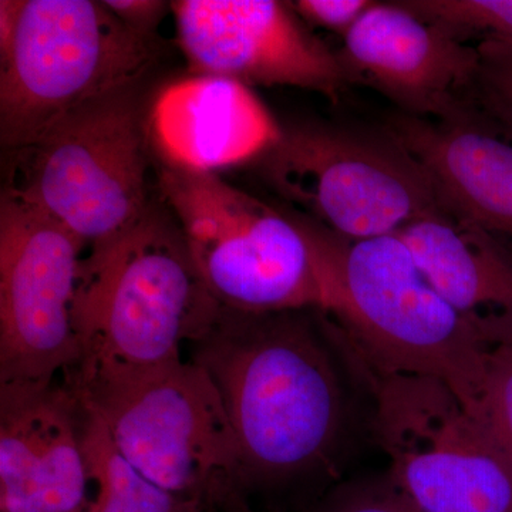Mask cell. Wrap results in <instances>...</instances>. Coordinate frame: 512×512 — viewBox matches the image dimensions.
Masks as SVG:
<instances>
[{
	"label": "cell",
	"instance_id": "cell-16",
	"mask_svg": "<svg viewBox=\"0 0 512 512\" xmlns=\"http://www.w3.org/2000/svg\"><path fill=\"white\" fill-rule=\"evenodd\" d=\"M396 235L436 291L488 342L512 339V244L446 208Z\"/></svg>",
	"mask_w": 512,
	"mask_h": 512
},
{
	"label": "cell",
	"instance_id": "cell-2",
	"mask_svg": "<svg viewBox=\"0 0 512 512\" xmlns=\"http://www.w3.org/2000/svg\"><path fill=\"white\" fill-rule=\"evenodd\" d=\"M311 245L325 305L356 359L446 383L476 410L493 343L436 291L399 235L349 239L291 212Z\"/></svg>",
	"mask_w": 512,
	"mask_h": 512
},
{
	"label": "cell",
	"instance_id": "cell-18",
	"mask_svg": "<svg viewBox=\"0 0 512 512\" xmlns=\"http://www.w3.org/2000/svg\"><path fill=\"white\" fill-rule=\"evenodd\" d=\"M421 19L446 29L457 39L512 42V0H404Z\"/></svg>",
	"mask_w": 512,
	"mask_h": 512
},
{
	"label": "cell",
	"instance_id": "cell-24",
	"mask_svg": "<svg viewBox=\"0 0 512 512\" xmlns=\"http://www.w3.org/2000/svg\"><path fill=\"white\" fill-rule=\"evenodd\" d=\"M25 0H0V57L9 52Z\"/></svg>",
	"mask_w": 512,
	"mask_h": 512
},
{
	"label": "cell",
	"instance_id": "cell-21",
	"mask_svg": "<svg viewBox=\"0 0 512 512\" xmlns=\"http://www.w3.org/2000/svg\"><path fill=\"white\" fill-rule=\"evenodd\" d=\"M311 512H423L389 477L386 484L335 495Z\"/></svg>",
	"mask_w": 512,
	"mask_h": 512
},
{
	"label": "cell",
	"instance_id": "cell-11",
	"mask_svg": "<svg viewBox=\"0 0 512 512\" xmlns=\"http://www.w3.org/2000/svg\"><path fill=\"white\" fill-rule=\"evenodd\" d=\"M178 45L197 76L245 86H288L338 101L349 86L338 56L274 0L171 2Z\"/></svg>",
	"mask_w": 512,
	"mask_h": 512
},
{
	"label": "cell",
	"instance_id": "cell-1",
	"mask_svg": "<svg viewBox=\"0 0 512 512\" xmlns=\"http://www.w3.org/2000/svg\"><path fill=\"white\" fill-rule=\"evenodd\" d=\"M311 311L222 308L191 343L211 377L241 460L244 494L322 467L345 421L338 365Z\"/></svg>",
	"mask_w": 512,
	"mask_h": 512
},
{
	"label": "cell",
	"instance_id": "cell-15",
	"mask_svg": "<svg viewBox=\"0 0 512 512\" xmlns=\"http://www.w3.org/2000/svg\"><path fill=\"white\" fill-rule=\"evenodd\" d=\"M147 121L160 161L204 173L252 163L282 128L245 84L197 74L161 90Z\"/></svg>",
	"mask_w": 512,
	"mask_h": 512
},
{
	"label": "cell",
	"instance_id": "cell-10",
	"mask_svg": "<svg viewBox=\"0 0 512 512\" xmlns=\"http://www.w3.org/2000/svg\"><path fill=\"white\" fill-rule=\"evenodd\" d=\"M83 242L15 192L0 200V384L49 386L82 359Z\"/></svg>",
	"mask_w": 512,
	"mask_h": 512
},
{
	"label": "cell",
	"instance_id": "cell-8",
	"mask_svg": "<svg viewBox=\"0 0 512 512\" xmlns=\"http://www.w3.org/2000/svg\"><path fill=\"white\" fill-rule=\"evenodd\" d=\"M252 164L299 214L343 238L394 235L439 207L423 165L387 130L282 127Z\"/></svg>",
	"mask_w": 512,
	"mask_h": 512
},
{
	"label": "cell",
	"instance_id": "cell-9",
	"mask_svg": "<svg viewBox=\"0 0 512 512\" xmlns=\"http://www.w3.org/2000/svg\"><path fill=\"white\" fill-rule=\"evenodd\" d=\"M360 366L390 478L421 511L512 512L511 467L446 383Z\"/></svg>",
	"mask_w": 512,
	"mask_h": 512
},
{
	"label": "cell",
	"instance_id": "cell-6",
	"mask_svg": "<svg viewBox=\"0 0 512 512\" xmlns=\"http://www.w3.org/2000/svg\"><path fill=\"white\" fill-rule=\"evenodd\" d=\"M157 40L126 28L103 2L25 0L0 57V141L16 154L84 104L143 82Z\"/></svg>",
	"mask_w": 512,
	"mask_h": 512
},
{
	"label": "cell",
	"instance_id": "cell-4",
	"mask_svg": "<svg viewBox=\"0 0 512 512\" xmlns=\"http://www.w3.org/2000/svg\"><path fill=\"white\" fill-rule=\"evenodd\" d=\"M157 184L202 281L222 308L322 312L318 265L291 212L276 210L217 173L163 161Z\"/></svg>",
	"mask_w": 512,
	"mask_h": 512
},
{
	"label": "cell",
	"instance_id": "cell-5",
	"mask_svg": "<svg viewBox=\"0 0 512 512\" xmlns=\"http://www.w3.org/2000/svg\"><path fill=\"white\" fill-rule=\"evenodd\" d=\"M143 82L84 104L16 153L18 194L93 249L127 231L153 198Z\"/></svg>",
	"mask_w": 512,
	"mask_h": 512
},
{
	"label": "cell",
	"instance_id": "cell-12",
	"mask_svg": "<svg viewBox=\"0 0 512 512\" xmlns=\"http://www.w3.org/2000/svg\"><path fill=\"white\" fill-rule=\"evenodd\" d=\"M338 56L349 84L372 87L407 116L454 121L480 111L477 47L402 2L373 3L343 36Z\"/></svg>",
	"mask_w": 512,
	"mask_h": 512
},
{
	"label": "cell",
	"instance_id": "cell-22",
	"mask_svg": "<svg viewBox=\"0 0 512 512\" xmlns=\"http://www.w3.org/2000/svg\"><path fill=\"white\" fill-rule=\"evenodd\" d=\"M373 3L370 0H298L289 5L303 22L345 36Z\"/></svg>",
	"mask_w": 512,
	"mask_h": 512
},
{
	"label": "cell",
	"instance_id": "cell-7",
	"mask_svg": "<svg viewBox=\"0 0 512 512\" xmlns=\"http://www.w3.org/2000/svg\"><path fill=\"white\" fill-rule=\"evenodd\" d=\"M72 386L120 453L158 487L204 512L245 500L227 410L211 377L191 359L146 375Z\"/></svg>",
	"mask_w": 512,
	"mask_h": 512
},
{
	"label": "cell",
	"instance_id": "cell-17",
	"mask_svg": "<svg viewBox=\"0 0 512 512\" xmlns=\"http://www.w3.org/2000/svg\"><path fill=\"white\" fill-rule=\"evenodd\" d=\"M83 407V446L94 490L89 512H204L141 474L120 453L100 417Z\"/></svg>",
	"mask_w": 512,
	"mask_h": 512
},
{
	"label": "cell",
	"instance_id": "cell-20",
	"mask_svg": "<svg viewBox=\"0 0 512 512\" xmlns=\"http://www.w3.org/2000/svg\"><path fill=\"white\" fill-rule=\"evenodd\" d=\"M477 103L485 116L512 136V42L481 40Z\"/></svg>",
	"mask_w": 512,
	"mask_h": 512
},
{
	"label": "cell",
	"instance_id": "cell-3",
	"mask_svg": "<svg viewBox=\"0 0 512 512\" xmlns=\"http://www.w3.org/2000/svg\"><path fill=\"white\" fill-rule=\"evenodd\" d=\"M221 309L174 215L153 200L120 237L84 258L77 298L82 359L66 380L86 386L175 365Z\"/></svg>",
	"mask_w": 512,
	"mask_h": 512
},
{
	"label": "cell",
	"instance_id": "cell-13",
	"mask_svg": "<svg viewBox=\"0 0 512 512\" xmlns=\"http://www.w3.org/2000/svg\"><path fill=\"white\" fill-rule=\"evenodd\" d=\"M84 407L66 382L0 384V512H89Z\"/></svg>",
	"mask_w": 512,
	"mask_h": 512
},
{
	"label": "cell",
	"instance_id": "cell-23",
	"mask_svg": "<svg viewBox=\"0 0 512 512\" xmlns=\"http://www.w3.org/2000/svg\"><path fill=\"white\" fill-rule=\"evenodd\" d=\"M103 5L126 28L150 40H157L158 26L171 9V3L161 0H103Z\"/></svg>",
	"mask_w": 512,
	"mask_h": 512
},
{
	"label": "cell",
	"instance_id": "cell-25",
	"mask_svg": "<svg viewBox=\"0 0 512 512\" xmlns=\"http://www.w3.org/2000/svg\"><path fill=\"white\" fill-rule=\"evenodd\" d=\"M221 512H256L248 507L247 501H237V503L228 505L224 511Z\"/></svg>",
	"mask_w": 512,
	"mask_h": 512
},
{
	"label": "cell",
	"instance_id": "cell-19",
	"mask_svg": "<svg viewBox=\"0 0 512 512\" xmlns=\"http://www.w3.org/2000/svg\"><path fill=\"white\" fill-rule=\"evenodd\" d=\"M473 416L512 470V339L491 346Z\"/></svg>",
	"mask_w": 512,
	"mask_h": 512
},
{
	"label": "cell",
	"instance_id": "cell-14",
	"mask_svg": "<svg viewBox=\"0 0 512 512\" xmlns=\"http://www.w3.org/2000/svg\"><path fill=\"white\" fill-rule=\"evenodd\" d=\"M386 130L429 175L441 207L512 244V136L483 111L454 121L394 114Z\"/></svg>",
	"mask_w": 512,
	"mask_h": 512
}]
</instances>
